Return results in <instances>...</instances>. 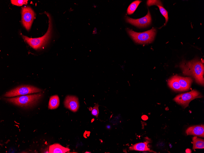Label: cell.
Returning <instances> with one entry per match:
<instances>
[{
	"instance_id": "obj_1",
	"label": "cell",
	"mask_w": 204,
	"mask_h": 153,
	"mask_svg": "<svg viewBox=\"0 0 204 153\" xmlns=\"http://www.w3.org/2000/svg\"><path fill=\"white\" fill-rule=\"evenodd\" d=\"M180 67L184 75L192 77L197 83L203 86L204 66L202 61L198 60H184L180 64Z\"/></svg>"
},
{
	"instance_id": "obj_2",
	"label": "cell",
	"mask_w": 204,
	"mask_h": 153,
	"mask_svg": "<svg viewBox=\"0 0 204 153\" xmlns=\"http://www.w3.org/2000/svg\"><path fill=\"white\" fill-rule=\"evenodd\" d=\"M42 96V93H39L6 98L5 100L16 105L24 107H29L35 105Z\"/></svg>"
},
{
	"instance_id": "obj_3",
	"label": "cell",
	"mask_w": 204,
	"mask_h": 153,
	"mask_svg": "<svg viewBox=\"0 0 204 153\" xmlns=\"http://www.w3.org/2000/svg\"><path fill=\"white\" fill-rule=\"evenodd\" d=\"M126 30L135 42L138 44H147L152 42L156 33V30L154 27L142 32H137L128 28Z\"/></svg>"
},
{
	"instance_id": "obj_4",
	"label": "cell",
	"mask_w": 204,
	"mask_h": 153,
	"mask_svg": "<svg viewBox=\"0 0 204 153\" xmlns=\"http://www.w3.org/2000/svg\"><path fill=\"white\" fill-rule=\"evenodd\" d=\"M49 17V26L46 33L42 36L35 38H30L21 34L22 38L25 42H26L30 46L34 49L37 50L41 48L47 42L50 37L52 29L51 18Z\"/></svg>"
},
{
	"instance_id": "obj_5",
	"label": "cell",
	"mask_w": 204,
	"mask_h": 153,
	"mask_svg": "<svg viewBox=\"0 0 204 153\" xmlns=\"http://www.w3.org/2000/svg\"><path fill=\"white\" fill-rule=\"evenodd\" d=\"M41 89L30 85H22L16 87L6 93L5 97H12L41 92Z\"/></svg>"
},
{
	"instance_id": "obj_6",
	"label": "cell",
	"mask_w": 204,
	"mask_h": 153,
	"mask_svg": "<svg viewBox=\"0 0 204 153\" xmlns=\"http://www.w3.org/2000/svg\"><path fill=\"white\" fill-rule=\"evenodd\" d=\"M202 97L200 92L194 89L189 92L177 95L173 100L178 104L185 108L188 106L189 103L192 100Z\"/></svg>"
},
{
	"instance_id": "obj_7",
	"label": "cell",
	"mask_w": 204,
	"mask_h": 153,
	"mask_svg": "<svg viewBox=\"0 0 204 153\" xmlns=\"http://www.w3.org/2000/svg\"><path fill=\"white\" fill-rule=\"evenodd\" d=\"M22 23L24 26L29 31L31 28L35 16V13L29 6H24L21 10Z\"/></svg>"
},
{
	"instance_id": "obj_8",
	"label": "cell",
	"mask_w": 204,
	"mask_h": 153,
	"mask_svg": "<svg viewBox=\"0 0 204 153\" xmlns=\"http://www.w3.org/2000/svg\"><path fill=\"white\" fill-rule=\"evenodd\" d=\"M126 21L131 24L139 27H146L151 23V18L150 12L148 10L147 14L142 18L133 19L126 16Z\"/></svg>"
},
{
	"instance_id": "obj_9",
	"label": "cell",
	"mask_w": 204,
	"mask_h": 153,
	"mask_svg": "<svg viewBox=\"0 0 204 153\" xmlns=\"http://www.w3.org/2000/svg\"><path fill=\"white\" fill-rule=\"evenodd\" d=\"M64 104L66 108L74 112H76L79 108L78 99L75 96H67L65 98Z\"/></svg>"
},
{
	"instance_id": "obj_10",
	"label": "cell",
	"mask_w": 204,
	"mask_h": 153,
	"mask_svg": "<svg viewBox=\"0 0 204 153\" xmlns=\"http://www.w3.org/2000/svg\"><path fill=\"white\" fill-rule=\"evenodd\" d=\"M187 135H192L204 137V126L196 125L188 127L186 131Z\"/></svg>"
},
{
	"instance_id": "obj_11",
	"label": "cell",
	"mask_w": 204,
	"mask_h": 153,
	"mask_svg": "<svg viewBox=\"0 0 204 153\" xmlns=\"http://www.w3.org/2000/svg\"><path fill=\"white\" fill-rule=\"evenodd\" d=\"M177 79L182 91L189 89L192 82V78L190 77H182L177 75Z\"/></svg>"
},
{
	"instance_id": "obj_12",
	"label": "cell",
	"mask_w": 204,
	"mask_h": 153,
	"mask_svg": "<svg viewBox=\"0 0 204 153\" xmlns=\"http://www.w3.org/2000/svg\"><path fill=\"white\" fill-rule=\"evenodd\" d=\"M150 143L149 141L136 143L134 144L129 148L130 150H134L139 151H148L151 152L156 153L155 151L151 150L148 147V145Z\"/></svg>"
},
{
	"instance_id": "obj_13",
	"label": "cell",
	"mask_w": 204,
	"mask_h": 153,
	"mask_svg": "<svg viewBox=\"0 0 204 153\" xmlns=\"http://www.w3.org/2000/svg\"><path fill=\"white\" fill-rule=\"evenodd\" d=\"M69 150V148L64 147L58 144L50 145L49 147V153H65Z\"/></svg>"
},
{
	"instance_id": "obj_14",
	"label": "cell",
	"mask_w": 204,
	"mask_h": 153,
	"mask_svg": "<svg viewBox=\"0 0 204 153\" xmlns=\"http://www.w3.org/2000/svg\"><path fill=\"white\" fill-rule=\"evenodd\" d=\"M168 84L169 86L173 90L183 91L177 79V75H174L169 79Z\"/></svg>"
},
{
	"instance_id": "obj_15",
	"label": "cell",
	"mask_w": 204,
	"mask_h": 153,
	"mask_svg": "<svg viewBox=\"0 0 204 153\" xmlns=\"http://www.w3.org/2000/svg\"><path fill=\"white\" fill-rule=\"evenodd\" d=\"M60 104V99L57 95H55L50 97L48 105V108L50 109H54L57 108Z\"/></svg>"
},
{
	"instance_id": "obj_16",
	"label": "cell",
	"mask_w": 204,
	"mask_h": 153,
	"mask_svg": "<svg viewBox=\"0 0 204 153\" xmlns=\"http://www.w3.org/2000/svg\"><path fill=\"white\" fill-rule=\"evenodd\" d=\"M193 149H203L204 148V140L194 136L192 138Z\"/></svg>"
},
{
	"instance_id": "obj_17",
	"label": "cell",
	"mask_w": 204,
	"mask_h": 153,
	"mask_svg": "<svg viewBox=\"0 0 204 153\" xmlns=\"http://www.w3.org/2000/svg\"><path fill=\"white\" fill-rule=\"evenodd\" d=\"M141 2V1L140 0H136L133 2L127 8V13L128 14L130 15L133 13Z\"/></svg>"
},
{
	"instance_id": "obj_18",
	"label": "cell",
	"mask_w": 204,
	"mask_h": 153,
	"mask_svg": "<svg viewBox=\"0 0 204 153\" xmlns=\"http://www.w3.org/2000/svg\"><path fill=\"white\" fill-rule=\"evenodd\" d=\"M159 8L160 11L162 14L165 18L166 22L164 24L165 25L167 23L168 20V13L167 11L162 5H158L157 6Z\"/></svg>"
},
{
	"instance_id": "obj_19",
	"label": "cell",
	"mask_w": 204,
	"mask_h": 153,
	"mask_svg": "<svg viewBox=\"0 0 204 153\" xmlns=\"http://www.w3.org/2000/svg\"><path fill=\"white\" fill-rule=\"evenodd\" d=\"M28 0H12L11 3L14 5L18 6L22 5L24 4H27Z\"/></svg>"
},
{
	"instance_id": "obj_20",
	"label": "cell",
	"mask_w": 204,
	"mask_h": 153,
	"mask_svg": "<svg viewBox=\"0 0 204 153\" xmlns=\"http://www.w3.org/2000/svg\"><path fill=\"white\" fill-rule=\"evenodd\" d=\"M99 105L98 104H96L94 107L92 109L91 113L92 115L98 117L99 114V110L98 107Z\"/></svg>"
},
{
	"instance_id": "obj_21",
	"label": "cell",
	"mask_w": 204,
	"mask_h": 153,
	"mask_svg": "<svg viewBox=\"0 0 204 153\" xmlns=\"http://www.w3.org/2000/svg\"><path fill=\"white\" fill-rule=\"evenodd\" d=\"M147 4L148 6L153 5H162L161 2L159 0H148L147 2Z\"/></svg>"
},
{
	"instance_id": "obj_22",
	"label": "cell",
	"mask_w": 204,
	"mask_h": 153,
	"mask_svg": "<svg viewBox=\"0 0 204 153\" xmlns=\"http://www.w3.org/2000/svg\"><path fill=\"white\" fill-rule=\"evenodd\" d=\"M107 127L108 129H110L111 127L110 126V125H108L107 126Z\"/></svg>"
}]
</instances>
